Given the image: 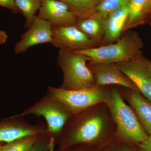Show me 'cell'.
Instances as JSON below:
<instances>
[{
  "label": "cell",
  "mask_w": 151,
  "mask_h": 151,
  "mask_svg": "<svg viewBox=\"0 0 151 151\" xmlns=\"http://www.w3.org/2000/svg\"><path fill=\"white\" fill-rule=\"evenodd\" d=\"M116 127L105 103L71 116L58 139L59 148L85 144L97 149L115 140Z\"/></svg>",
  "instance_id": "obj_1"
},
{
  "label": "cell",
  "mask_w": 151,
  "mask_h": 151,
  "mask_svg": "<svg viewBox=\"0 0 151 151\" xmlns=\"http://www.w3.org/2000/svg\"><path fill=\"white\" fill-rule=\"evenodd\" d=\"M108 86L109 93L105 103L116 124L115 139L135 146L145 142L148 135L142 128L132 108L122 98L118 86Z\"/></svg>",
  "instance_id": "obj_2"
},
{
  "label": "cell",
  "mask_w": 151,
  "mask_h": 151,
  "mask_svg": "<svg viewBox=\"0 0 151 151\" xmlns=\"http://www.w3.org/2000/svg\"><path fill=\"white\" fill-rule=\"evenodd\" d=\"M143 43L137 33L128 30L115 42L74 51L88 57L87 64L119 63L131 61L142 55Z\"/></svg>",
  "instance_id": "obj_3"
},
{
  "label": "cell",
  "mask_w": 151,
  "mask_h": 151,
  "mask_svg": "<svg viewBox=\"0 0 151 151\" xmlns=\"http://www.w3.org/2000/svg\"><path fill=\"white\" fill-rule=\"evenodd\" d=\"M89 60L88 57L84 54L59 49L57 63L63 77L60 88L75 90L96 86L94 75L87 65Z\"/></svg>",
  "instance_id": "obj_4"
},
{
  "label": "cell",
  "mask_w": 151,
  "mask_h": 151,
  "mask_svg": "<svg viewBox=\"0 0 151 151\" xmlns=\"http://www.w3.org/2000/svg\"><path fill=\"white\" fill-rule=\"evenodd\" d=\"M29 115L44 118L47 133L55 142L59 139L66 123L72 116L65 105L47 94L32 106L14 116L24 117Z\"/></svg>",
  "instance_id": "obj_5"
},
{
  "label": "cell",
  "mask_w": 151,
  "mask_h": 151,
  "mask_svg": "<svg viewBox=\"0 0 151 151\" xmlns=\"http://www.w3.org/2000/svg\"><path fill=\"white\" fill-rule=\"evenodd\" d=\"M108 93V86H95L75 90H65L60 87L49 86L47 94L65 105L73 116L93 105L105 103Z\"/></svg>",
  "instance_id": "obj_6"
},
{
  "label": "cell",
  "mask_w": 151,
  "mask_h": 151,
  "mask_svg": "<svg viewBox=\"0 0 151 151\" xmlns=\"http://www.w3.org/2000/svg\"><path fill=\"white\" fill-rule=\"evenodd\" d=\"M116 63L132 80L138 91L151 102L150 61L142 55L131 61Z\"/></svg>",
  "instance_id": "obj_7"
},
{
  "label": "cell",
  "mask_w": 151,
  "mask_h": 151,
  "mask_svg": "<svg viewBox=\"0 0 151 151\" xmlns=\"http://www.w3.org/2000/svg\"><path fill=\"white\" fill-rule=\"evenodd\" d=\"M52 45L71 51L82 50L98 46L76 25L52 27Z\"/></svg>",
  "instance_id": "obj_8"
},
{
  "label": "cell",
  "mask_w": 151,
  "mask_h": 151,
  "mask_svg": "<svg viewBox=\"0 0 151 151\" xmlns=\"http://www.w3.org/2000/svg\"><path fill=\"white\" fill-rule=\"evenodd\" d=\"M47 133L46 125H32L22 117L13 116L0 122V142L9 143L20 138Z\"/></svg>",
  "instance_id": "obj_9"
},
{
  "label": "cell",
  "mask_w": 151,
  "mask_h": 151,
  "mask_svg": "<svg viewBox=\"0 0 151 151\" xmlns=\"http://www.w3.org/2000/svg\"><path fill=\"white\" fill-rule=\"evenodd\" d=\"M52 27L50 22L36 16L30 27L22 34L20 40L16 43L14 48L16 54L24 53L37 45L51 43Z\"/></svg>",
  "instance_id": "obj_10"
},
{
  "label": "cell",
  "mask_w": 151,
  "mask_h": 151,
  "mask_svg": "<svg viewBox=\"0 0 151 151\" xmlns=\"http://www.w3.org/2000/svg\"><path fill=\"white\" fill-rule=\"evenodd\" d=\"M88 65L94 75L96 86L116 85L138 91L132 80L116 63H98Z\"/></svg>",
  "instance_id": "obj_11"
},
{
  "label": "cell",
  "mask_w": 151,
  "mask_h": 151,
  "mask_svg": "<svg viewBox=\"0 0 151 151\" xmlns=\"http://www.w3.org/2000/svg\"><path fill=\"white\" fill-rule=\"evenodd\" d=\"M37 16L50 22L53 27L76 24L78 18L60 0H41Z\"/></svg>",
  "instance_id": "obj_12"
},
{
  "label": "cell",
  "mask_w": 151,
  "mask_h": 151,
  "mask_svg": "<svg viewBox=\"0 0 151 151\" xmlns=\"http://www.w3.org/2000/svg\"><path fill=\"white\" fill-rule=\"evenodd\" d=\"M118 86L120 94L134 111L144 131L151 136V102L138 91Z\"/></svg>",
  "instance_id": "obj_13"
},
{
  "label": "cell",
  "mask_w": 151,
  "mask_h": 151,
  "mask_svg": "<svg viewBox=\"0 0 151 151\" xmlns=\"http://www.w3.org/2000/svg\"><path fill=\"white\" fill-rule=\"evenodd\" d=\"M129 11V2L111 13L106 18L105 21V34L100 45L114 43L121 37L124 34Z\"/></svg>",
  "instance_id": "obj_14"
},
{
  "label": "cell",
  "mask_w": 151,
  "mask_h": 151,
  "mask_svg": "<svg viewBox=\"0 0 151 151\" xmlns=\"http://www.w3.org/2000/svg\"><path fill=\"white\" fill-rule=\"evenodd\" d=\"M105 21L100 14L94 12L86 17L78 19L76 25L99 46L105 34Z\"/></svg>",
  "instance_id": "obj_15"
},
{
  "label": "cell",
  "mask_w": 151,
  "mask_h": 151,
  "mask_svg": "<svg viewBox=\"0 0 151 151\" xmlns=\"http://www.w3.org/2000/svg\"><path fill=\"white\" fill-rule=\"evenodd\" d=\"M65 3L78 19L86 17L95 12L102 0H60Z\"/></svg>",
  "instance_id": "obj_16"
},
{
  "label": "cell",
  "mask_w": 151,
  "mask_h": 151,
  "mask_svg": "<svg viewBox=\"0 0 151 151\" xmlns=\"http://www.w3.org/2000/svg\"><path fill=\"white\" fill-rule=\"evenodd\" d=\"M149 0H130V11L124 33L141 22L142 19L147 13Z\"/></svg>",
  "instance_id": "obj_17"
},
{
  "label": "cell",
  "mask_w": 151,
  "mask_h": 151,
  "mask_svg": "<svg viewBox=\"0 0 151 151\" xmlns=\"http://www.w3.org/2000/svg\"><path fill=\"white\" fill-rule=\"evenodd\" d=\"M41 0H15L18 10L20 11L25 18L24 26L28 29L36 16V12L39 9Z\"/></svg>",
  "instance_id": "obj_18"
},
{
  "label": "cell",
  "mask_w": 151,
  "mask_h": 151,
  "mask_svg": "<svg viewBox=\"0 0 151 151\" xmlns=\"http://www.w3.org/2000/svg\"><path fill=\"white\" fill-rule=\"evenodd\" d=\"M40 135L26 136L7 143L5 145L2 146L1 151H28Z\"/></svg>",
  "instance_id": "obj_19"
},
{
  "label": "cell",
  "mask_w": 151,
  "mask_h": 151,
  "mask_svg": "<svg viewBox=\"0 0 151 151\" xmlns=\"http://www.w3.org/2000/svg\"><path fill=\"white\" fill-rule=\"evenodd\" d=\"M129 1L130 0H102L95 12L100 14L105 19L111 13Z\"/></svg>",
  "instance_id": "obj_20"
},
{
  "label": "cell",
  "mask_w": 151,
  "mask_h": 151,
  "mask_svg": "<svg viewBox=\"0 0 151 151\" xmlns=\"http://www.w3.org/2000/svg\"><path fill=\"white\" fill-rule=\"evenodd\" d=\"M55 143L48 133L40 136L37 140L28 151H52Z\"/></svg>",
  "instance_id": "obj_21"
},
{
  "label": "cell",
  "mask_w": 151,
  "mask_h": 151,
  "mask_svg": "<svg viewBox=\"0 0 151 151\" xmlns=\"http://www.w3.org/2000/svg\"><path fill=\"white\" fill-rule=\"evenodd\" d=\"M96 150L89 145L79 144L67 148H59L57 151H96Z\"/></svg>",
  "instance_id": "obj_22"
},
{
  "label": "cell",
  "mask_w": 151,
  "mask_h": 151,
  "mask_svg": "<svg viewBox=\"0 0 151 151\" xmlns=\"http://www.w3.org/2000/svg\"><path fill=\"white\" fill-rule=\"evenodd\" d=\"M118 151H139L136 146L115 139Z\"/></svg>",
  "instance_id": "obj_23"
},
{
  "label": "cell",
  "mask_w": 151,
  "mask_h": 151,
  "mask_svg": "<svg viewBox=\"0 0 151 151\" xmlns=\"http://www.w3.org/2000/svg\"><path fill=\"white\" fill-rule=\"evenodd\" d=\"M0 6L11 10L15 13L18 11L16 6L15 0H0Z\"/></svg>",
  "instance_id": "obj_24"
},
{
  "label": "cell",
  "mask_w": 151,
  "mask_h": 151,
  "mask_svg": "<svg viewBox=\"0 0 151 151\" xmlns=\"http://www.w3.org/2000/svg\"><path fill=\"white\" fill-rule=\"evenodd\" d=\"M136 147L139 151H151V136H149L146 141Z\"/></svg>",
  "instance_id": "obj_25"
},
{
  "label": "cell",
  "mask_w": 151,
  "mask_h": 151,
  "mask_svg": "<svg viewBox=\"0 0 151 151\" xmlns=\"http://www.w3.org/2000/svg\"><path fill=\"white\" fill-rule=\"evenodd\" d=\"M96 151H118L115 140L97 149Z\"/></svg>",
  "instance_id": "obj_26"
},
{
  "label": "cell",
  "mask_w": 151,
  "mask_h": 151,
  "mask_svg": "<svg viewBox=\"0 0 151 151\" xmlns=\"http://www.w3.org/2000/svg\"><path fill=\"white\" fill-rule=\"evenodd\" d=\"M8 36L6 33L4 31L0 30V45L5 43L7 40Z\"/></svg>",
  "instance_id": "obj_27"
},
{
  "label": "cell",
  "mask_w": 151,
  "mask_h": 151,
  "mask_svg": "<svg viewBox=\"0 0 151 151\" xmlns=\"http://www.w3.org/2000/svg\"><path fill=\"white\" fill-rule=\"evenodd\" d=\"M151 10V0H149L148 4L147 6V12H148Z\"/></svg>",
  "instance_id": "obj_28"
},
{
  "label": "cell",
  "mask_w": 151,
  "mask_h": 151,
  "mask_svg": "<svg viewBox=\"0 0 151 151\" xmlns=\"http://www.w3.org/2000/svg\"><path fill=\"white\" fill-rule=\"evenodd\" d=\"M2 146H0V151H1V150Z\"/></svg>",
  "instance_id": "obj_29"
},
{
  "label": "cell",
  "mask_w": 151,
  "mask_h": 151,
  "mask_svg": "<svg viewBox=\"0 0 151 151\" xmlns=\"http://www.w3.org/2000/svg\"><path fill=\"white\" fill-rule=\"evenodd\" d=\"M150 65H151V62H150Z\"/></svg>",
  "instance_id": "obj_30"
}]
</instances>
